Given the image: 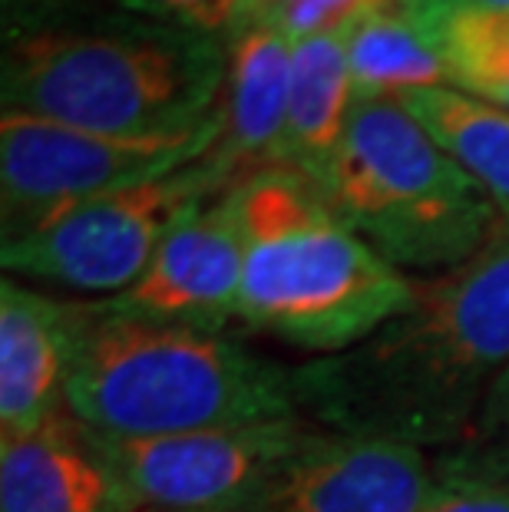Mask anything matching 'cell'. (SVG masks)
<instances>
[{
    "label": "cell",
    "mask_w": 509,
    "mask_h": 512,
    "mask_svg": "<svg viewBox=\"0 0 509 512\" xmlns=\"http://www.w3.org/2000/svg\"><path fill=\"white\" fill-rule=\"evenodd\" d=\"M67 410L103 440H153L301 417L295 367L262 361L222 331L80 304Z\"/></svg>",
    "instance_id": "3"
},
{
    "label": "cell",
    "mask_w": 509,
    "mask_h": 512,
    "mask_svg": "<svg viewBox=\"0 0 509 512\" xmlns=\"http://www.w3.org/2000/svg\"><path fill=\"white\" fill-rule=\"evenodd\" d=\"M410 14L437 47L447 86L509 110V10L424 4Z\"/></svg>",
    "instance_id": "17"
},
{
    "label": "cell",
    "mask_w": 509,
    "mask_h": 512,
    "mask_svg": "<svg viewBox=\"0 0 509 512\" xmlns=\"http://www.w3.org/2000/svg\"><path fill=\"white\" fill-rule=\"evenodd\" d=\"M225 512H248V506H242V509H225Z\"/></svg>",
    "instance_id": "24"
},
{
    "label": "cell",
    "mask_w": 509,
    "mask_h": 512,
    "mask_svg": "<svg viewBox=\"0 0 509 512\" xmlns=\"http://www.w3.org/2000/svg\"><path fill=\"white\" fill-rule=\"evenodd\" d=\"M397 103L490 195L509 232V110L483 103L453 86L407 93Z\"/></svg>",
    "instance_id": "15"
},
{
    "label": "cell",
    "mask_w": 509,
    "mask_h": 512,
    "mask_svg": "<svg viewBox=\"0 0 509 512\" xmlns=\"http://www.w3.org/2000/svg\"><path fill=\"white\" fill-rule=\"evenodd\" d=\"M387 4H397V0H262V7L295 40L321 34V30L348 27L351 20Z\"/></svg>",
    "instance_id": "19"
},
{
    "label": "cell",
    "mask_w": 509,
    "mask_h": 512,
    "mask_svg": "<svg viewBox=\"0 0 509 512\" xmlns=\"http://www.w3.org/2000/svg\"><path fill=\"white\" fill-rule=\"evenodd\" d=\"M242 261V222L229 189L189 212L159 245L143 278L103 304L129 318L222 331L238 311Z\"/></svg>",
    "instance_id": "10"
},
{
    "label": "cell",
    "mask_w": 509,
    "mask_h": 512,
    "mask_svg": "<svg viewBox=\"0 0 509 512\" xmlns=\"http://www.w3.org/2000/svg\"><path fill=\"white\" fill-rule=\"evenodd\" d=\"M437 483L509 489V364L476 407L467 437L433 456Z\"/></svg>",
    "instance_id": "18"
},
{
    "label": "cell",
    "mask_w": 509,
    "mask_h": 512,
    "mask_svg": "<svg viewBox=\"0 0 509 512\" xmlns=\"http://www.w3.org/2000/svg\"><path fill=\"white\" fill-rule=\"evenodd\" d=\"M80 304L0 281V433L20 437L67 410Z\"/></svg>",
    "instance_id": "12"
},
{
    "label": "cell",
    "mask_w": 509,
    "mask_h": 512,
    "mask_svg": "<svg viewBox=\"0 0 509 512\" xmlns=\"http://www.w3.org/2000/svg\"><path fill=\"white\" fill-rule=\"evenodd\" d=\"M222 136V110L176 136H110L30 113L0 116V202L4 242L93 202L100 195L169 176L209 156Z\"/></svg>",
    "instance_id": "7"
},
{
    "label": "cell",
    "mask_w": 509,
    "mask_h": 512,
    "mask_svg": "<svg viewBox=\"0 0 509 512\" xmlns=\"http://www.w3.org/2000/svg\"><path fill=\"white\" fill-rule=\"evenodd\" d=\"M225 40L90 0H4L0 100L110 136H176L222 110Z\"/></svg>",
    "instance_id": "2"
},
{
    "label": "cell",
    "mask_w": 509,
    "mask_h": 512,
    "mask_svg": "<svg viewBox=\"0 0 509 512\" xmlns=\"http://www.w3.org/2000/svg\"><path fill=\"white\" fill-rule=\"evenodd\" d=\"M397 4H400V7H407V10H414V7H424L427 0H397Z\"/></svg>",
    "instance_id": "23"
},
{
    "label": "cell",
    "mask_w": 509,
    "mask_h": 512,
    "mask_svg": "<svg viewBox=\"0 0 509 512\" xmlns=\"http://www.w3.org/2000/svg\"><path fill=\"white\" fill-rule=\"evenodd\" d=\"M420 512H509V489L437 483Z\"/></svg>",
    "instance_id": "21"
},
{
    "label": "cell",
    "mask_w": 509,
    "mask_h": 512,
    "mask_svg": "<svg viewBox=\"0 0 509 512\" xmlns=\"http://www.w3.org/2000/svg\"><path fill=\"white\" fill-rule=\"evenodd\" d=\"M509 364V232L440 275L361 344L295 367L298 413L331 433L450 450Z\"/></svg>",
    "instance_id": "1"
},
{
    "label": "cell",
    "mask_w": 509,
    "mask_h": 512,
    "mask_svg": "<svg viewBox=\"0 0 509 512\" xmlns=\"http://www.w3.org/2000/svg\"><path fill=\"white\" fill-rule=\"evenodd\" d=\"M116 486L96 437L70 410L0 437V512H113Z\"/></svg>",
    "instance_id": "13"
},
{
    "label": "cell",
    "mask_w": 509,
    "mask_h": 512,
    "mask_svg": "<svg viewBox=\"0 0 509 512\" xmlns=\"http://www.w3.org/2000/svg\"><path fill=\"white\" fill-rule=\"evenodd\" d=\"M100 4L166 20V24H179L189 30H202V34L225 40L245 0H100Z\"/></svg>",
    "instance_id": "20"
},
{
    "label": "cell",
    "mask_w": 509,
    "mask_h": 512,
    "mask_svg": "<svg viewBox=\"0 0 509 512\" xmlns=\"http://www.w3.org/2000/svg\"><path fill=\"white\" fill-rule=\"evenodd\" d=\"M348 67L354 100H400L447 86L437 47L407 7L387 4L348 24Z\"/></svg>",
    "instance_id": "16"
},
{
    "label": "cell",
    "mask_w": 509,
    "mask_h": 512,
    "mask_svg": "<svg viewBox=\"0 0 509 512\" xmlns=\"http://www.w3.org/2000/svg\"><path fill=\"white\" fill-rule=\"evenodd\" d=\"M225 53L229 76L222 93V136L212 156L242 182L275 166L285 133L295 37L268 14L262 0H245L225 34Z\"/></svg>",
    "instance_id": "11"
},
{
    "label": "cell",
    "mask_w": 509,
    "mask_h": 512,
    "mask_svg": "<svg viewBox=\"0 0 509 512\" xmlns=\"http://www.w3.org/2000/svg\"><path fill=\"white\" fill-rule=\"evenodd\" d=\"M433 489L420 446L314 427L248 512H420Z\"/></svg>",
    "instance_id": "9"
},
{
    "label": "cell",
    "mask_w": 509,
    "mask_h": 512,
    "mask_svg": "<svg viewBox=\"0 0 509 512\" xmlns=\"http://www.w3.org/2000/svg\"><path fill=\"white\" fill-rule=\"evenodd\" d=\"M427 4H460V7H490V10H509V0H427Z\"/></svg>",
    "instance_id": "22"
},
{
    "label": "cell",
    "mask_w": 509,
    "mask_h": 512,
    "mask_svg": "<svg viewBox=\"0 0 509 512\" xmlns=\"http://www.w3.org/2000/svg\"><path fill=\"white\" fill-rule=\"evenodd\" d=\"M314 433L305 417L215 427L153 440H103L116 486L113 512H225L268 489Z\"/></svg>",
    "instance_id": "8"
},
{
    "label": "cell",
    "mask_w": 509,
    "mask_h": 512,
    "mask_svg": "<svg viewBox=\"0 0 509 512\" xmlns=\"http://www.w3.org/2000/svg\"><path fill=\"white\" fill-rule=\"evenodd\" d=\"M354 110L348 67V27L295 40L285 133L275 166L305 176L314 189L328 176Z\"/></svg>",
    "instance_id": "14"
},
{
    "label": "cell",
    "mask_w": 509,
    "mask_h": 512,
    "mask_svg": "<svg viewBox=\"0 0 509 512\" xmlns=\"http://www.w3.org/2000/svg\"><path fill=\"white\" fill-rule=\"evenodd\" d=\"M232 192L245 248L235 321L331 357L414 304V278L377 255L305 176L268 166Z\"/></svg>",
    "instance_id": "4"
},
{
    "label": "cell",
    "mask_w": 509,
    "mask_h": 512,
    "mask_svg": "<svg viewBox=\"0 0 509 512\" xmlns=\"http://www.w3.org/2000/svg\"><path fill=\"white\" fill-rule=\"evenodd\" d=\"M318 192L377 255L424 278L470 261L503 232L490 195L397 100H354Z\"/></svg>",
    "instance_id": "5"
},
{
    "label": "cell",
    "mask_w": 509,
    "mask_h": 512,
    "mask_svg": "<svg viewBox=\"0 0 509 512\" xmlns=\"http://www.w3.org/2000/svg\"><path fill=\"white\" fill-rule=\"evenodd\" d=\"M232 185L238 179L209 152L169 176L100 195L10 238L0 261L17 281L34 278L116 298L143 278L172 228Z\"/></svg>",
    "instance_id": "6"
}]
</instances>
